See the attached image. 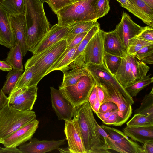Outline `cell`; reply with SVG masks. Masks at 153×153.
I'll use <instances>...</instances> for the list:
<instances>
[{
  "instance_id": "7a4b0ae2",
  "label": "cell",
  "mask_w": 153,
  "mask_h": 153,
  "mask_svg": "<svg viewBox=\"0 0 153 153\" xmlns=\"http://www.w3.org/2000/svg\"><path fill=\"white\" fill-rule=\"evenodd\" d=\"M43 0H25L28 51L33 49L48 33L50 24L46 16Z\"/></svg>"
},
{
  "instance_id": "5bb4252c",
  "label": "cell",
  "mask_w": 153,
  "mask_h": 153,
  "mask_svg": "<svg viewBox=\"0 0 153 153\" xmlns=\"http://www.w3.org/2000/svg\"><path fill=\"white\" fill-rule=\"evenodd\" d=\"M50 94L52 107L58 119L65 121L72 119L74 107L64 97L60 90L50 87Z\"/></svg>"
},
{
  "instance_id": "9f6ffc18",
  "label": "cell",
  "mask_w": 153,
  "mask_h": 153,
  "mask_svg": "<svg viewBox=\"0 0 153 153\" xmlns=\"http://www.w3.org/2000/svg\"><path fill=\"white\" fill-rule=\"evenodd\" d=\"M72 1L73 2H75L76 0H72Z\"/></svg>"
},
{
  "instance_id": "11a10c76",
  "label": "cell",
  "mask_w": 153,
  "mask_h": 153,
  "mask_svg": "<svg viewBox=\"0 0 153 153\" xmlns=\"http://www.w3.org/2000/svg\"><path fill=\"white\" fill-rule=\"evenodd\" d=\"M3 148L1 147L0 146V153L1 151L3 149Z\"/></svg>"
},
{
  "instance_id": "ffe728a7",
  "label": "cell",
  "mask_w": 153,
  "mask_h": 153,
  "mask_svg": "<svg viewBox=\"0 0 153 153\" xmlns=\"http://www.w3.org/2000/svg\"><path fill=\"white\" fill-rule=\"evenodd\" d=\"M9 14L0 4V45L10 48L15 45V40Z\"/></svg>"
},
{
  "instance_id": "7bdbcfd3",
  "label": "cell",
  "mask_w": 153,
  "mask_h": 153,
  "mask_svg": "<svg viewBox=\"0 0 153 153\" xmlns=\"http://www.w3.org/2000/svg\"><path fill=\"white\" fill-rule=\"evenodd\" d=\"M96 85L97 88L98 97L100 105L105 102L109 101L110 97L105 90L101 86Z\"/></svg>"
},
{
  "instance_id": "836d02e7",
  "label": "cell",
  "mask_w": 153,
  "mask_h": 153,
  "mask_svg": "<svg viewBox=\"0 0 153 153\" xmlns=\"http://www.w3.org/2000/svg\"><path fill=\"white\" fill-rule=\"evenodd\" d=\"M121 59L120 57L105 53L104 62L108 70L114 75L121 64Z\"/></svg>"
},
{
  "instance_id": "ba28073f",
  "label": "cell",
  "mask_w": 153,
  "mask_h": 153,
  "mask_svg": "<svg viewBox=\"0 0 153 153\" xmlns=\"http://www.w3.org/2000/svg\"><path fill=\"white\" fill-rule=\"evenodd\" d=\"M85 67L94 79L96 85L113 86L119 91L131 105L134 104L132 97L107 69L104 61L102 64L99 65L89 63L85 65Z\"/></svg>"
},
{
  "instance_id": "52a82bcc",
  "label": "cell",
  "mask_w": 153,
  "mask_h": 153,
  "mask_svg": "<svg viewBox=\"0 0 153 153\" xmlns=\"http://www.w3.org/2000/svg\"><path fill=\"white\" fill-rule=\"evenodd\" d=\"M96 83L89 74L83 76L74 85L59 86V89L69 102L75 107L88 101L89 94Z\"/></svg>"
},
{
  "instance_id": "83f0119b",
  "label": "cell",
  "mask_w": 153,
  "mask_h": 153,
  "mask_svg": "<svg viewBox=\"0 0 153 153\" xmlns=\"http://www.w3.org/2000/svg\"><path fill=\"white\" fill-rule=\"evenodd\" d=\"M123 7L141 20L148 26L153 27V21L144 14L133 3L128 0H117Z\"/></svg>"
},
{
  "instance_id": "c3c4849f",
  "label": "cell",
  "mask_w": 153,
  "mask_h": 153,
  "mask_svg": "<svg viewBox=\"0 0 153 153\" xmlns=\"http://www.w3.org/2000/svg\"><path fill=\"white\" fill-rule=\"evenodd\" d=\"M118 110H117L103 113L98 112L96 114L97 117L103 122L110 115L118 112Z\"/></svg>"
},
{
  "instance_id": "816d5d0a",
  "label": "cell",
  "mask_w": 153,
  "mask_h": 153,
  "mask_svg": "<svg viewBox=\"0 0 153 153\" xmlns=\"http://www.w3.org/2000/svg\"><path fill=\"white\" fill-rule=\"evenodd\" d=\"M100 103L97 96L96 101L91 108L92 110L96 114L98 112Z\"/></svg>"
},
{
  "instance_id": "484cf974",
  "label": "cell",
  "mask_w": 153,
  "mask_h": 153,
  "mask_svg": "<svg viewBox=\"0 0 153 153\" xmlns=\"http://www.w3.org/2000/svg\"><path fill=\"white\" fill-rule=\"evenodd\" d=\"M128 56L131 68L136 80L145 77L150 67L142 61L137 59L134 56Z\"/></svg>"
},
{
  "instance_id": "d590c367",
  "label": "cell",
  "mask_w": 153,
  "mask_h": 153,
  "mask_svg": "<svg viewBox=\"0 0 153 153\" xmlns=\"http://www.w3.org/2000/svg\"><path fill=\"white\" fill-rule=\"evenodd\" d=\"M153 44V42L143 40L137 38L131 39L129 41L127 50V55L134 56L135 54L143 47Z\"/></svg>"
},
{
  "instance_id": "6f0895ef",
  "label": "cell",
  "mask_w": 153,
  "mask_h": 153,
  "mask_svg": "<svg viewBox=\"0 0 153 153\" xmlns=\"http://www.w3.org/2000/svg\"><path fill=\"white\" fill-rule=\"evenodd\" d=\"M81 0H76L75 2L78 1H81Z\"/></svg>"
},
{
  "instance_id": "d4e9b609",
  "label": "cell",
  "mask_w": 153,
  "mask_h": 153,
  "mask_svg": "<svg viewBox=\"0 0 153 153\" xmlns=\"http://www.w3.org/2000/svg\"><path fill=\"white\" fill-rule=\"evenodd\" d=\"M23 56L19 45L16 43L10 48L6 61L11 66L13 69L23 72Z\"/></svg>"
},
{
  "instance_id": "9a60e30c",
  "label": "cell",
  "mask_w": 153,
  "mask_h": 153,
  "mask_svg": "<svg viewBox=\"0 0 153 153\" xmlns=\"http://www.w3.org/2000/svg\"><path fill=\"white\" fill-rule=\"evenodd\" d=\"M39 121L35 119L20 128L2 143L5 147H16L30 140L38 127Z\"/></svg>"
},
{
  "instance_id": "e575fe53",
  "label": "cell",
  "mask_w": 153,
  "mask_h": 153,
  "mask_svg": "<svg viewBox=\"0 0 153 153\" xmlns=\"http://www.w3.org/2000/svg\"><path fill=\"white\" fill-rule=\"evenodd\" d=\"M126 125L131 127L153 125V118L140 114H135Z\"/></svg>"
},
{
  "instance_id": "60d3db41",
  "label": "cell",
  "mask_w": 153,
  "mask_h": 153,
  "mask_svg": "<svg viewBox=\"0 0 153 153\" xmlns=\"http://www.w3.org/2000/svg\"><path fill=\"white\" fill-rule=\"evenodd\" d=\"M117 110H118L117 105L113 102L108 101L100 105L98 112L103 113Z\"/></svg>"
},
{
  "instance_id": "ab89813d",
  "label": "cell",
  "mask_w": 153,
  "mask_h": 153,
  "mask_svg": "<svg viewBox=\"0 0 153 153\" xmlns=\"http://www.w3.org/2000/svg\"><path fill=\"white\" fill-rule=\"evenodd\" d=\"M153 55V44L146 46L137 52L134 56L138 60L142 59L149 56Z\"/></svg>"
},
{
  "instance_id": "7c38bea8",
  "label": "cell",
  "mask_w": 153,
  "mask_h": 153,
  "mask_svg": "<svg viewBox=\"0 0 153 153\" xmlns=\"http://www.w3.org/2000/svg\"><path fill=\"white\" fill-rule=\"evenodd\" d=\"M148 27L139 25L132 20L128 14L123 13L121 20L116 25L115 29L126 51L129 40L137 37Z\"/></svg>"
},
{
  "instance_id": "f35d334b",
  "label": "cell",
  "mask_w": 153,
  "mask_h": 153,
  "mask_svg": "<svg viewBox=\"0 0 153 153\" xmlns=\"http://www.w3.org/2000/svg\"><path fill=\"white\" fill-rule=\"evenodd\" d=\"M110 10L108 0H97V19L104 16L108 13Z\"/></svg>"
},
{
  "instance_id": "d6a6232c",
  "label": "cell",
  "mask_w": 153,
  "mask_h": 153,
  "mask_svg": "<svg viewBox=\"0 0 153 153\" xmlns=\"http://www.w3.org/2000/svg\"><path fill=\"white\" fill-rule=\"evenodd\" d=\"M23 73L21 71L14 69L9 71L6 76V80L1 89L5 94H9L13 89Z\"/></svg>"
},
{
  "instance_id": "5b68a950",
  "label": "cell",
  "mask_w": 153,
  "mask_h": 153,
  "mask_svg": "<svg viewBox=\"0 0 153 153\" xmlns=\"http://www.w3.org/2000/svg\"><path fill=\"white\" fill-rule=\"evenodd\" d=\"M36 117L35 112L16 110L8 103L0 111V143Z\"/></svg>"
},
{
  "instance_id": "d6986e66",
  "label": "cell",
  "mask_w": 153,
  "mask_h": 153,
  "mask_svg": "<svg viewBox=\"0 0 153 153\" xmlns=\"http://www.w3.org/2000/svg\"><path fill=\"white\" fill-rule=\"evenodd\" d=\"M103 43L105 53L122 58L127 56V51L115 29L109 32H104Z\"/></svg>"
},
{
  "instance_id": "277c9868",
  "label": "cell",
  "mask_w": 153,
  "mask_h": 153,
  "mask_svg": "<svg viewBox=\"0 0 153 153\" xmlns=\"http://www.w3.org/2000/svg\"><path fill=\"white\" fill-rule=\"evenodd\" d=\"M67 42L62 40L28 59L26 64L34 66L31 86L37 85L46 72L66 48Z\"/></svg>"
},
{
  "instance_id": "8992f818",
  "label": "cell",
  "mask_w": 153,
  "mask_h": 153,
  "mask_svg": "<svg viewBox=\"0 0 153 153\" xmlns=\"http://www.w3.org/2000/svg\"><path fill=\"white\" fill-rule=\"evenodd\" d=\"M105 31L100 29L89 41L83 53L77 59L70 64L65 71L77 67H85L89 63L102 64L104 61L105 52L103 38Z\"/></svg>"
},
{
  "instance_id": "681fc988",
  "label": "cell",
  "mask_w": 153,
  "mask_h": 153,
  "mask_svg": "<svg viewBox=\"0 0 153 153\" xmlns=\"http://www.w3.org/2000/svg\"><path fill=\"white\" fill-rule=\"evenodd\" d=\"M11 66L6 61L0 60V70L4 71H9L13 69Z\"/></svg>"
},
{
  "instance_id": "f907efd6",
  "label": "cell",
  "mask_w": 153,
  "mask_h": 153,
  "mask_svg": "<svg viewBox=\"0 0 153 153\" xmlns=\"http://www.w3.org/2000/svg\"><path fill=\"white\" fill-rule=\"evenodd\" d=\"M0 153H22V152L16 147H7L3 148Z\"/></svg>"
},
{
  "instance_id": "b9f144b4",
  "label": "cell",
  "mask_w": 153,
  "mask_h": 153,
  "mask_svg": "<svg viewBox=\"0 0 153 153\" xmlns=\"http://www.w3.org/2000/svg\"><path fill=\"white\" fill-rule=\"evenodd\" d=\"M136 38L153 42V27L148 26L145 30Z\"/></svg>"
},
{
  "instance_id": "f6af8a7d",
  "label": "cell",
  "mask_w": 153,
  "mask_h": 153,
  "mask_svg": "<svg viewBox=\"0 0 153 153\" xmlns=\"http://www.w3.org/2000/svg\"><path fill=\"white\" fill-rule=\"evenodd\" d=\"M97 96V86L95 84L91 91L88 100L91 107L95 102Z\"/></svg>"
},
{
  "instance_id": "bcb514c9",
  "label": "cell",
  "mask_w": 153,
  "mask_h": 153,
  "mask_svg": "<svg viewBox=\"0 0 153 153\" xmlns=\"http://www.w3.org/2000/svg\"><path fill=\"white\" fill-rule=\"evenodd\" d=\"M143 153H153V141L146 142L142 146Z\"/></svg>"
},
{
  "instance_id": "4fadbf2b",
  "label": "cell",
  "mask_w": 153,
  "mask_h": 153,
  "mask_svg": "<svg viewBox=\"0 0 153 153\" xmlns=\"http://www.w3.org/2000/svg\"><path fill=\"white\" fill-rule=\"evenodd\" d=\"M100 126L115 142L119 152L143 153L142 146L129 139L123 132L104 125Z\"/></svg>"
},
{
  "instance_id": "8fae6325",
  "label": "cell",
  "mask_w": 153,
  "mask_h": 153,
  "mask_svg": "<svg viewBox=\"0 0 153 153\" xmlns=\"http://www.w3.org/2000/svg\"><path fill=\"white\" fill-rule=\"evenodd\" d=\"M64 131L67 140L68 149L71 153H86L82 135L77 120L65 121Z\"/></svg>"
},
{
  "instance_id": "e0dca14e",
  "label": "cell",
  "mask_w": 153,
  "mask_h": 153,
  "mask_svg": "<svg viewBox=\"0 0 153 153\" xmlns=\"http://www.w3.org/2000/svg\"><path fill=\"white\" fill-rule=\"evenodd\" d=\"M102 86L108 94L109 101L113 102L117 106L118 114L120 118L121 125L127 121L132 113L131 105L115 87L110 85H97Z\"/></svg>"
},
{
  "instance_id": "4316f807",
  "label": "cell",
  "mask_w": 153,
  "mask_h": 153,
  "mask_svg": "<svg viewBox=\"0 0 153 153\" xmlns=\"http://www.w3.org/2000/svg\"><path fill=\"white\" fill-rule=\"evenodd\" d=\"M150 75L149 74L143 79L136 80L125 88V89L131 97L136 96L141 90L153 82V77H150Z\"/></svg>"
},
{
  "instance_id": "9c48e42d",
  "label": "cell",
  "mask_w": 153,
  "mask_h": 153,
  "mask_svg": "<svg viewBox=\"0 0 153 153\" xmlns=\"http://www.w3.org/2000/svg\"><path fill=\"white\" fill-rule=\"evenodd\" d=\"M37 85L23 87L11 91L8 97L9 105L21 111H31L37 97Z\"/></svg>"
},
{
  "instance_id": "f546056e",
  "label": "cell",
  "mask_w": 153,
  "mask_h": 153,
  "mask_svg": "<svg viewBox=\"0 0 153 153\" xmlns=\"http://www.w3.org/2000/svg\"><path fill=\"white\" fill-rule=\"evenodd\" d=\"M0 4L9 14H24L25 0H1Z\"/></svg>"
},
{
  "instance_id": "30bf717a",
  "label": "cell",
  "mask_w": 153,
  "mask_h": 153,
  "mask_svg": "<svg viewBox=\"0 0 153 153\" xmlns=\"http://www.w3.org/2000/svg\"><path fill=\"white\" fill-rule=\"evenodd\" d=\"M77 23L62 26L56 24L53 26L39 43L30 51L33 55L37 54L59 41L64 39Z\"/></svg>"
},
{
  "instance_id": "603a6c76",
  "label": "cell",
  "mask_w": 153,
  "mask_h": 153,
  "mask_svg": "<svg viewBox=\"0 0 153 153\" xmlns=\"http://www.w3.org/2000/svg\"><path fill=\"white\" fill-rule=\"evenodd\" d=\"M79 44L70 49L66 48L60 56L48 70L45 76L54 71L60 70L62 71L66 68L70 64L72 57Z\"/></svg>"
},
{
  "instance_id": "3957f363",
  "label": "cell",
  "mask_w": 153,
  "mask_h": 153,
  "mask_svg": "<svg viewBox=\"0 0 153 153\" xmlns=\"http://www.w3.org/2000/svg\"><path fill=\"white\" fill-rule=\"evenodd\" d=\"M97 0H83L73 2L58 11V24L63 26L74 23L97 21Z\"/></svg>"
},
{
  "instance_id": "2e32d148",
  "label": "cell",
  "mask_w": 153,
  "mask_h": 153,
  "mask_svg": "<svg viewBox=\"0 0 153 153\" xmlns=\"http://www.w3.org/2000/svg\"><path fill=\"white\" fill-rule=\"evenodd\" d=\"M9 18L14 36L15 44L19 45L23 56L28 51L26 44L27 27L24 14H10Z\"/></svg>"
},
{
  "instance_id": "7402d4cb",
  "label": "cell",
  "mask_w": 153,
  "mask_h": 153,
  "mask_svg": "<svg viewBox=\"0 0 153 153\" xmlns=\"http://www.w3.org/2000/svg\"><path fill=\"white\" fill-rule=\"evenodd\" d=\"M114 76L124 88L136 80L131 68L128 56L122 58L121 64Z\"/></svg>"
},
{
  "instance_id": "1f68e13d",
  "label": "cell",
  "mask_w": 153,
  "mask_h": 153,
  "mask_svg": "<svg viewBox=\"0 0 153 153\" xmlns=\"http://www.w3.org/2000/svg\"><path fill=\"white\" fill-rule=\"evenodd\" d=\"M100 29V25L97 21L79 45L72 57L70 64L81 56L89 41Z\"/></svg>"
},
{
  "instance_id": "7dc6e473",
  "label": "cell",
  "mask_w": 153,
  "mask_h": 153,
  "mask_svg": "<svg viewBox=\"0 0 153 153\" xmlns=\"http://www.w3.org/2000/svg\"><path fill=\"white\" fill-rule=\"evenodd\" d=\"M8 97L1 90L0 91V111L8 103Z\"/></svg>"
},
{
  "instance_id": "4dcf8cb0",
  "label": "cell",
  "mask_w": 153,
  "mask_h": 153,
  "mask_svg": "<svg viewBox=\"0 0 153 153\" xmlns=\"http://www.w3.org/2000/svg\"><path fill=\"white\" fill-rule=\"evenodd\" d=\"M97 21H92L77 23L70 30L64 39L67 43L71 41L76 35L84 32H88Z\"/></svg>"
},
{
  "instance_id": "f1b7e54d",
  "label": "cell",
  "mask_w": 153,
  "mask_h": 153,
  "mask_svg": "<svg viewBox=\"0 0 153 153\" xmlns=\"http://www.w3.org/2000/svg\"><path fill=\"white\" fill-rule=\"evenodd\" d=\"M134 114H140L153 118V89L146 95L140 106L134 111Z\"/></svg>"
},
{
  "instance_id": "db71d44e",
  "label": "cell",
  "mask_w": 153,
  "mask_h": 153,
  "mask_svg": "<svg viewBox=\"0 0 153 153\" xmlns=\"http://www.w3.org/2000/svg\"><path fill=\"white\" fill-rule=\"evenodd\" d=\"M61 153H70L68 148H62L59 147L57 149Z\"/></svg>"
},
{
  "instance_id": "ac0fdd59",
  "label": "cell",
  "mask_w": 153,
  "mask_h": 153,
  "mask_svg": "<svg viewBox=\"0 0 153 153\" xmlns=\"http://www.w3.org/2000/svg\"><path fill=\"white\" fill-rule=\"evenodd\" d=\"M65 139L58 140H39L36 138H31L29 143L20 145L19 149L22 153H46L58 149L65 143Z\"/></svg>"
},
{
  "instance_id": "ee69618b",
  "label": "cell",
  "mask_w": 153,
  "mask_h": 153,
  "mask_svg": "<svg viewBox=\"0 0 153 153\" xmlns=\"http://www.w3.org/2000/svg\"><path fill=\"white\" fill-rule=\"evenodd\" d=\"M88 32H84L76 35L71 41L67 43L66 49H70L79 44Z\"/></svg>"
},
{
  "instance_id": "44dd1931",
  "label": "cell",
  "mask_w": 153,
  "mask_h": 153,
  "mask_svg": "<svg viewBox=\"0 0 153 153\" xmlns=\"http://www.w3.org/2000/svg\"><path fill=\"white\" fill-rule=\"evenodd\" d=\"M123 131L133 141L143 144L153 141V125L135 127L126 126Z\"/></svg>"
},
{
  "instance_id": "6da1fadb",
  "label": "cell",
  "mask_w": 153,
  "mask_h": 153,
  "mask_svg": "<svg viewBox=\"0 0 153 153\" xmlns=\"http://www.w3.org/2000/svg\"><path fill=\"white\" fill-rule=\"evenodd\" d=\"M73 117L79 125L86 153L111 152L97 131V121L88 101L74 107Z\"/></svg>"
},
{
  "instance_id": "cb8c5ba5",
  "label": "cell",
  "mask_w": 153,
  "mask_h": 153,
  "mask_svg": "<svg viewBox=\"0 0 153 153\" xmlns=\"http://www.w3.org/2000/svg\"><path fill=\"white\" fill-rule=\"evenodd\" d=\"M63 81L60 86L66 87L76 83L83 76L89 72L86 68L77 67L63 72Z\"/></svg>"
},
{
  "instance_id": "74e56055",
  "label": "cell",
  "mask_w": 153,
  "mask_h": 153,
  "mask_svg": "<svg viewBox=\"0 0 153 153\" xmlns=\"http://www.w3.org/2000/svg\"><path fill=\"white\" fill-rule=\"evenodd\" d=\"M48 4L52 11L56 14L57 12L65 6L73 3L71 0H43Z\"/></svg>"
},
{
  "instance_id": "680465c9",
  "label": "cell",
  "mask_w": 153,
  "mask_h": 153,
  "mask_svg": "<svg viewBox=\"0 0 153 153\" xmlns=\"http://www.w3.org/2000/svg\"></svg>"
},
{
  "instance_id": "f5cc1de1",
  "label": "cell",
  "mask_w": 153,
  "mask_h": 153,
  "mask_svg": "<svg viewBox=\"0 0 153 153\" xmlns=\"http://www.w3.org/2000/svg\"><path fill=\"white\" fill-rule=\"evenodd\" d=\"M153 9V0H143Z\"/></svg>"
},
{
  "instance_id": "8d00e7d4",
  "label": "cell",
  "mask_w": 153,
  "mask_h": 153,
  "mask_svg": "<svg viewBox=\"0 0 153 153\" xmlns=\"http://www.w3.org/2000/svg\"><path fill=\"white\" fill-rule=\"evenodd\" d=\"M151 20L153 21V9L143 0H128Z\"/></svg>"
}]
</instances>
